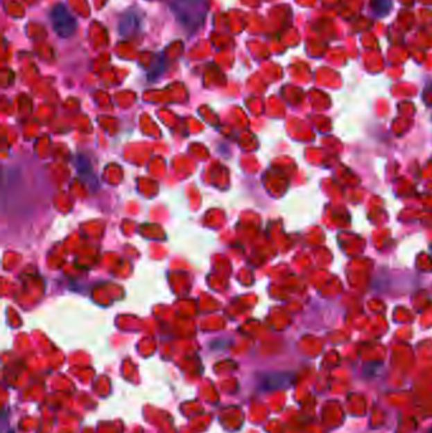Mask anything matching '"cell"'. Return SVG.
Wrapping results in <instances>:
<instances>
[{"label": "cell", "instance_id": "1", "mask_svg": "<svg viewBox=\"0 0 432 433\" xmlns=\"http://www.w3.org/2000/svg\"><path fill=\"white\" fill-rule=\"evenodd\" d=\"M171 9L179 24L191 32L203 26L208 12L205 0H174Z\"/></svg>", "mask_w": 432, "mask_h": 433}, {"label": "cell", "instance_id": "4", "mask_svg": "<svg viewBox=\"0 0 432 433\" xmlns=\"http://www.w3.org/2000/svg\"><path fill=\"white\" fill-rule=\"evenodd\" d=\"M288 376L286 374H271L265 376V380L263 382L265 390H274L283 388V385L288 384Z\"/></svg>", "mask_w": 432, "mask_h": 433}, {"label": "cell", "instance_id": "2", "mask_svg": "<svg viewBox=\"0 0 432 433\" xmlns=\"http://www.w3.org/2000/svg\"><path fill=\"white\" fill-rule=\"evenodd\" d=\"M50 19H51L52 28L61 38H67L74 35L78 26L74 15H71V13L67 10V8L62 4H58L53 7L50 15Z\"/></svg>", "mask_w": 432, "mask_h": 433}, {"label": "cell", "instance_id": "3", "mask_svg": "<svg viewBox=\"0 0 432 433\" xmlns=\"http://www.w3.org/2000/svg\"><path fill=\"white\" fill-rule=\"evenodd\" d=\"M139 28V17L135 12L126 13L119 24L121 35L125 37L132 36L133 33Z\"/></svg>", "mask_w": 432, "mask_h": 433}, {"label": "cell", "instance_id": "5", "mask_svg": "<svg viewBox=\"0 0 432 433\" xmlns=\"http://www.w3.org/2000/svg\"><path fill=\"white\" fill-rule=\"evenodd\" d=\"M370 7L378 17H386L392 9V0H372Z\"/></svg>", "mask_w": 432, "mask_h": 433}]
</instances>
